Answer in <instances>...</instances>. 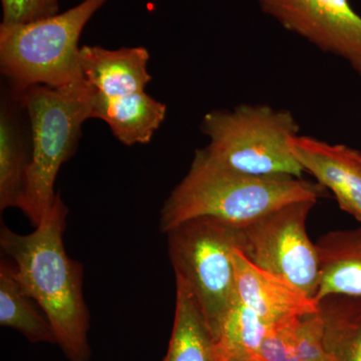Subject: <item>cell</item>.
<instances>
[{
	"mask_svg": "<svg viewBox=\"0 0 361 361\" xmlns=\"http://www.w3.org/2000/svg\"><path fill=\"white\" fill-rule=\"evenodd\" d=\"M59 1L61 0H47V13L49 16L58 13Z\"/></svg>",
	"mask_w": 361,
	"mask_h": 361,
	"instance_id": "cell-22",
	"label": "cell"
},
{
	"mask_svg": "<svg viewBox=\"0 0 361 361\" xmlns=\"http://www.w3.org/2000/svg\"><path fill=\"white\" fill-rule=\"evenodd\" d=\"M16 94L26 111L32 137L18 209L37 227L56 200L54 184L61 166L77 151L82 125L92 118L94 90L84 80L61 87L33 85Z\"/></svg>",
	"mask_w": 361,
	"mask_h": 361,
	"instance_id": "cell-3",
	"label": "cell"
},
{
	"mask_svg": "<svg viewBox=\"0 0 361 361\" xmlns=\"http://www.w3.org/2000/svg\"><path fill=\"white\" fill-rule=\"evenodd\" d=\"M326 190L291 176L258 177L221 167L203 149L195 152L186 176L171 192L161 210L164 233L187 221L211 218L242 227L280 207L319 200Z\"/></svg>",
	"mask_w": 361,
	"mask_h": 361,
	"instance_id": "cell-2",
	"label": "cell"
},
{
	"mask_svg": "<svg viewBox=\"0 0 361 361\" xmlns=\"http://www.w3.org/2000/svg\"><path fill=\"white\" fill-rule=\"evenodd\" d=\"M296 317L282 320L270 329L261 344L259 360L300 361L292 338V326Z\"/></svg>",
	"mask_w": 361,
	"mask_h": 361,
	"instance_id": "cell-20",
	"label": "cell"
},
{
	"mask_svg": "<svg viewBox=\"0 0 361 361\" xmlns=\"http://www.w3.org/2000/svg\"><path fill=\"white\" fill-rule=\"evenodd\" d=\"M167 106L146 94L106 97L94 92L92 118L104 121L125 146L146 145L165 121Z\"/></svg>",
	"mask_w": 361,
	"mask_h": 361,
	"instance_id": "cell-13",
	"label": "cell"
},
{
	"mask_svg": "<svg viewBox=\"0 0 361 361\" xmlns=\"http://www.w3.org/2000/svg\"><path fill=\"white\" fill-rule=\"evenodd\" d=\"M68 214V207L58 194L30 234H18L2 224L0 246L13 260L21 288L51 323L56 343L66 357L87 361L90 314L82 291L84 266L71 259L63 245Z\"/></svg>",
	"mask_w": 361,
	"mask_h": 361,
	"instance_id": "cell-1",
	"label": "cell"
},
{
	"mask_svg": "<svg viewBox=\"0 0 361 361\" xmlns=\"http://www.w3.org/2000/svg\"><path fill=\"white\" fill-rule=\"evenodd\" d=\"M26 111L8 87L0 104V210L20 208L32 155V137L25 129Z\"/></svg>",
	"mask_w": 361,
	"mask_h": 361,
	"instance_id": "cell-12",
	"label": "cell"
},
{
	"mask_svg": "<svg viewBox=\"0 0 361 361\" xmlns=\"http://www.w3.org/2000/svg\"><path fill=\"white\" fill-rule=\"evenodd\" d=\"M25 293L14 275L13 264L0 262V325L20 332L32 342L56 343L51 324Z\"/></svg>",
	"mask_w": 361,
	"mask_h": 361,
	"instance_id": "cell-17",
	"label": "cell"
},
{
	"mask_svg": "<svg viewBox=\"0 0 361 361\" xmlns=\"http://www.w3.org/2000/svg\"><path fill=\"white\" fill-rule=\"evenodd\" d=\"M222 361H259L256 360H250V358H242V357H226Z\"/></svg>",
	"mask_w": 361,
	"mask_h": 361,
	"instance_id": "cell-23",
	"label": "cell"
},
{
	"mask_svg": "<svg viewBox=\"0 0 361 361\" xmlns=\"http://www.w3.org/2000/svg\"><path fill=\"white\" fill-rule=\"evenodd\" d=\"M109 0H82L65 13L21 25H0V71L16 94L33 85L65 87L84 80L78 40Z\"/></svg>",
	"mask_w": 361,
	"mask_h": 361,
	"instance_id": "cell-4",
	"label": "cell"
},
{
	"mask_svg": "<svg viewBox=\"0 0 361 361\" xmlns=\"http://www.w3.org/2000/svg\"><path fill=\"white\" fill-rule=\"evenodd\" d=\"M2 25H21L47 18V0H1Z\"/></svg>",
	"mask_w": 361,
	"mask_h": 361,
	"instance_id": "cell-21",
	"label": "cell"
},
{
	"mask_svg": "<svg viewBox=\"0 0 361 361\" xmlns=\"http://www.w3.org/2000/svg\"><path fill=\"white\" fill-rule=\"evenodd\" d=\"M287 32L348 63L361 78V16L349 0H257Z\"/></svg>",
	"mask_w": 361,
	"mask_h": 361,
	"instance_id": "cell-8",
	"label": "cell"
},
{
	"mask_svg": "<svg viewBox=\"0 0 361 361\" xmlns=\"http://www.w3.org/2000/svg\"><path fill=\"white\" fill-rule=\"evenodd\" d=\"M272 327L235 294L218 334L222 360L242 357L259 360L261 344Z\"/></svg>",
	"mask_w": 361,
	"mask_h": 361,
	"instance_id": "cell-18",
	"label": "cell"
},
{
	"mask_svg": "<svg viewBox=\"0 0 361 361\" xmlns=\"http://www.w3.org/2000/svg\"><path fill=\"white\" fill-rule=\"evenodd\" d=\"M292 338L299 360L331 361L324 345V323L319 311L296 317Z\"/></svg>",
	"mask_w": 361,
	"mask_h": 361,
	"instance_id": "cell-19",
	"label": "cell"
},
{
	"mask_svg": "<svg viewBox=\"0 0 361 361\" xmlns=\"http://www.w3.org/2000/svg\"><path fill=\"white\" fill-rule=\"evenodd\" d=\"M316 203L293 202L237 227L236 249L247 260L312 299L319 285V257L306 232V221Z\"/></svg>",
	"mask_w": 361,
	"mask_h": 361,
	"instance_id": "cell-7",
	"label": "cell"
},
{
	"mask_svg": "<svg viewBox=\"0 0 361 361\" xmlns=\"http://www.w3.org/2000/svg\"><path fill=\"white\" fill-rule=\"evenodd\" d=\"M166 234L175 276L191 291L217 341L221 323L236 294L232 255L237 248L238 228L198 218Z\"/></svg>",
	"mask_w": 361,
	"mask_h": 361,
	"instance_id": "cell-6",
	"label": "cell"
},
{
	"mask_svg": "<svg viewBox=\"0 0 361 361\" xmlns=\"http://www.w3.org/2000/svg\"><path fill=\"white\" fill-rule=\"evenodd\" d=\"M315 244L319 257L316 302L330 295L361 297V227L326 233Z\"/></svg>",
	"mask_w": 361,
	"mask_h": 361,
	"instance_id": "cell-14",
	"label": "cell"
},
{
	"mask_svg": "<svg viewBox=\"0 0 361 361\" xmlns=\"http://www.w3.org/2000/svg\"><path fill=\"white\" fill-rule=\"evenodd\" d=\"M232 256L237 297L268 324L317 312L314 299L293 284L252 264L238 249Z\"/></svg>",
	"mask_w": 361,
	"mask_h": 361,
	"instance_id": "cell-10",
	"label": "cell"
},
{
	"mask_svg": "<svg viewBox=\"0 0 361 361\" xmlns=\"http://www.w3.org/2000/svg\"><path fill=\"white\" fill-rule=\"evenodd\" d=\"M290 148L304 172L334 194L342 211L361 222V152L300 135L291 137Z\"/></svg>",
	"mask_w": 361,
	"mask_h": 361,
	"instance_id": "cell-9",
	"label": "cell"
},
{
	"mask_svg": "<svg viewBox=\"0 0 361 361\" xmlns=\"http://www.w3.org/2000/svg\"><path fill=\"white\" fill-rule=\"evenodd\" d=\"M163 361H222L219 346L187 285L176 278L174 324Z\"/></svg>",
	"mask_w": 361,
	"mask_h": 361,
	"instance_id": "cell-15",
	"label": "cell"
},
{
	"mask_svg": "<svg viewBox=\"0 0 361 361\" xmlns=\"http://www.w3.org/2000/svg\"><path fill=\"white\" fill-rule=\"evenodd\" d=\"M201 130L209 139L204 151L221 167L258 177L305 173L290 148L300 130L290 111L248 104L214 110L204 116Z\"/></svg>",
	"mask_w": 361,
	"mask_h": 361,
	"instance_id": "cell-5",
	"label": "cell"
},
{
	"mask_svg": "<svg viewBox=\"0 0 361 361\" xmlns=\"http://www.w3.org/2000/svg\"><path fill=\"white\" fill-rule=\"evenodd\" d=\"M146 47L108 49L99 45L80 47L78 61L82 77L97 94L106 97L145 92L152 80Z\"/></svg>",
	"mask_w": 361,
	"mask_h": 361,
	"instance_id": "cell-11",
	"label": "cell"
},
{
	"mask_svg": "<svg viewBox=\"0 0 361 361\" xmlns=\"http://www.w3.org/2000/svg\"><path fill=\"white\" fill-rule=\"evenodd\" d=\"M331 361H361V297L330 295L318 302Z\"/></svg>",
	"mask_w": 361,
	"mask_h": 361,
	"instance_id": "cell-16",
	"label": "cell"
}]
</instances>
